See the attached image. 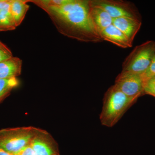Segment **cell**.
<instances>
[{
  "instance_id": "obj_1",
  "label": "cell",
  "mask_w": 155,
  "mask_h": 155,
  "mask_svg": "<svg viewBox=\"0 0 155 155\" xmlns=\"http://www.w3.org/2000/svg\"><path fill=\"white\" fill-rule=\"evenodd\" d=\"M41 8L47 13L63 35L85 42L102 41L91 17L89 1L69 0L63 5Z\"/></svg>"
},
{
  "instance_id": "obj_2",
  "label": "cell",
  "mask_w": 155,
  "mask_h": 155,
  "mask_svg": "<svg viewBox=\"0 0 155 155\" xmlns=\"http://www.w3.org/2000/svg\"><path fill=\"white\" fill-rule=\"evenodd\" d=\"M124 94L115 85L108 89L104 97L100 119L102 125L112 127L137 101Z\"/></svg>"
},
{
  "instance_id": "obj_3",
  "label": "cell",
  "mask_w": 155,
  "mask_h": 155,
  "mask_svg": "<svg viewBox=\"0 0 155 155\" xmlns=\"http://www.w3.org/2000/svg\"><path fill=\"white\" fill-rule=\"evenodd\" d=\"M40 129L33 126L1 129L0 147L8 153L15 155L30 144Z\"/></svg>"
},
{
  "instance_id": "obj_4",
  "label": "cell",
  "mask_w": 155,
  "mask_h": 155,
  "mask_svg": "<svg viewBox=\"0 0 155 155\" xmlns=\"http://www.w3.org/2000/svg\"><path fill=\"white\" fill-rule=\"evenodd\" d=\"M155 54L153 41H148L137 46L123 62L122 72L142 75L149 67Z\"/></svg>"
},
{
  "instance_id": "obj_5",
  "label": "cell",
  "mask_w": 155,
  "mask_h": 155,
  "mask_svg": "<svg viewBox=\"0 0 155 155\" xmlns=\"http://www.w3.org/2000/svg\"><path fill=\"white\" fill-rule=\"evenodd\" d=\"M89 2L91 5L107 11L113 19L126 17L142 20L138 9L130 2L117 0H91Z\"/></svg>"
},
{
  "instance_id": "obj_6",
  "label": "cell",
  "mask_w": 155,
  "mask_h": 155,
  "mask_svg": "<svg viewBox=\"0 0 155 155\" xmlns=\"http://www.w3.org/2000/svg\"><path fill=\"white\" fill-rule=\"evenodd\" d=\"M114 85L126 96L135 99L144 94V82L140 75L122 72L116 77Z\"/></svg>"
},
{
  "instance_id": "obj_7",
  "label": "cell",
  "mask_w": 155,
  "mask_h": 155,
  "mask_svg": "<svg viewBox=\"0 0 155 155\" xmlns=\"http://www.w3.org/2000/svg\"><path fill=\"white\" fill-rule=\"evenodd\" d=\"M35 155L59 154L58 143L46 130L41 129L31 143Z\"/></svg>"
},
{
  "instance_id": "obj_8",
  "label": "cell",
  "mask_w": 155,
  "mask_h": 155,
  "mask_svg": "<svg viewBox=\"0 0 155 155\" xmlns=\"http://www.w3.org/2000/svg\"><path fill=\"white\" fill-rule=\"evenodd\" d=\"M113 24L127 37L130 43L133 41L142 25V20L122 17L113 19Z\"/></svg>"
},
{
  "instance_id": "obj_9",
  "label": "cell",
  "mask_w": 155,
  "mask_h": 155,
  "mask_svg": "<svg viewBox=\"0 0 155 155\" xmlns=\"http://www.w3.org/2000/svg\"><path fill=\"white\" fill-rule=\"evenodd\" d=\"M100 35L103 40L110 42L119 47L126 48L132 46L127 37L113 24L100 32Z\"/></svg>"
},
{
  "instance_id": "obj_10",
  "label": "cell",
  "mask_w": 155,
  "mask_h": 155,
  "mask_svg": "<svg viewBox=\"0 0 155 155\" xmlns=\"http://www.w3.org/2000/svg\"><path fill=\"white\" fill-rule=\"evenodd\" d=\"M22 63L20 58L14 57L0 62V79L14 78L21 75Z\"/></svg>"
},
{
  "instance_id": "obj_11",
  "label": "cell",
  "mask_w": 155,
  "mask_h": 155,
  "mask_svg": "<svg viewBox=\"0 0 155 155\" xmlns=\"http://www.w3.org/2000/svg\"><path fill=\"white\" fill-rule=\"evenodd\" d=\"M90 5V14L95 27L99 33L113 24V19L104 10Z\"/></svg>"
},
{
  "instance_id": "obj_12",
  "label": "cell",
  "mask_w": 155,
  "mask_h": 155,
  "mask_svg": "<svg viewBox=\"0 0 155 155\" xmlns=\"http://www.w3.org/2000/svg\"><path fill=\"white\" fill-rule=\"evenodd\" d=\"M11 1H0V31L14 30L17 27L11 14Z\"/></svg>"
},
{
  "instance_id": "obj_13",
  "label": "cell",
  "mask_w": 155,
  "mask_h": 155,
  "mask_svg": "<svg viewBox=\"0 0 155 155\" xmlns=\"http://www.w3.org/2000/svg\"><path fill=\"white\" fill-rule=\"evenodd\" d=\"M27 0H11V12L16 26L21 24L25 18L29 6Z\"/></svg>"
},
{
  "instance_id": "obj_14",
  "label": "cell",
  "mask_w": 155,
  "mask_h": 155,
  "mask_svg": "<svg viewBox=\"0 0 155 155\" xmlns=\"http://www.w3.org/2000/svg\"><path fill=\"white\" fill-rule=\"evenodd\" d=\"M19 85L17 78L9 79H0V103L10 95L13 89Z\"/></svg>"
},
{
  "instance_id": "obj_15",
  "label": "cell",
  "mask_w": 155,
  "mask_h": 155,
  "mask_svg": "<svg viewBox=\"0 0 155 155\" xmlns=\"http://www.w3.org/2000/svg\"><path fill=\"white\" fill-rule=\"evenodd\" d=\"M155 75V54L153 58L149 67L146 71L142 75H140L144 84L151 78Z\"/></svg>"
},
{
  "instance_id": "obj_16",
  "label": "cell",
  "mask_w": 155,
  "mask_h": 155,
  "mask_svg": "<svg viewBox=\"0 0 155 155\" xmlns=\"http://www.w3.org/2000/svg\"><path fill=\"white\" fill-rule=\"evenodd\" d=\"M13 57V54L10 49L0 41V62Z\"/></svg>"
},
{
  "instance_id": "obj_17",
  "label": "cell",
  "mask_w": 155,
  "mask_h": 155,
  "mask_svg": "<svg viewBox=\"0 0 155 155\" xmlns=\"http://www.w3.org/2000/svg\"><path fill=\"white\" fill-rule=\"evenodd\" d=\"M149 94L155 97V84L147 82L144 84V94Z\"/></svg>"
},
{
  "instance_id": "obj_18",
  "label": "cell",
  "mask_w": 155,
  "mask_h": 155,
  "mask_svg": "<svg viewBox=\"0 0 155 155\" xmlns=\"http://www.w3.org/2000/svg\"><path fill=\"white\" fill-rule=\"evenodd\" d=\"M15 155H35V153L30 143L23 148Z\"/></svg>"
},
{
  "instance_id": "obj_19",
  "label": "cell",
  "mask_w": 155,
  "mask_h": 155,
  "mask_svg": "<svg viewBox=\"0 0 155 155\" xmlns=\"http://www.w3.org/2000/svg\"><path fill=\"white\" fill-rule=\"evenodd\" d=\"M0 155H13L8 153L0 147Z\"/></svg>"
},
{
  "instance_id": "obj_20",
  "label": "cell",
  "mask_w": 155,
  "mask_h": 155,
  "mask_svg": "<svg viewBox=\"0 0 155 155\" xmlns=\"http://www.w3.org/2000/svg\"><path fill=\"white\" fill-rule=\"evenodd\" d=\"M150 82V83L155 84V75H154L150 79H149V80L146 82ZM146 82H145V83H146Z\"/></svg>"
},
{
  "instance_id": "obj_21",
  "label": "cell",
  "mask_w": 155,
  "mask_h": 155,
  "mask_svg": "<svg viewBox=\"0 0 155 155\" xmlns=\"http://www.w3.org/2000/svg\"><path fill=\"white\" fill-rule=\"evenodd\" d=\"M55 155H60V154H59Z\"/></svg>"
}]
</instances>
